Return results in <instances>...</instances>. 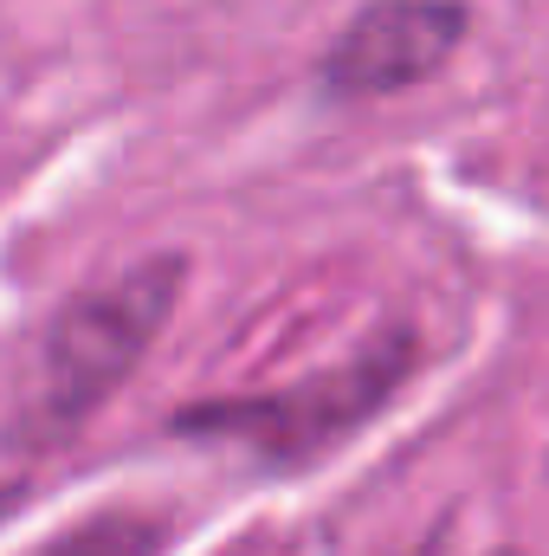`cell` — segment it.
I'll use <instances>...</instances> for the list:
<instances>
[{"mask_svg":"<svg viewBox=\"0 0 549 556\" xmlns=\"http://www.w3.org/2000/svg\"><path fill=\"white\" fill-rule=\"evenodd\" d=\"M465 39L459 0H375L362 7L323 59V85L343 98H382L433 78Z\"/></svg>","mask_w":549,"mask_h":556,"instance_id":"2","label":"cell"},{"mask_svg":"<svg viewBox=\"0 0 549 556\" xmlns=\"http://www.w3.org/2000/svg\"><path fill=\"white\" fill-rule=\"evenodd\" d=\"M155 544H162V525L149 518H91L39 556H155Z\"/></svg>","mask_w":549,"mask_h":556,"instance_id":"3","label":"cell"},{"mask_svg":"<svg viewBox=\"0 0 549 556\" xmlns=\"http://www.w3.org/2000/svg\"><path fill=\"white\" fill-rule=\"evenodd\" d=\"M181 266L175 260H149L137 273H124L117 285L78 298L39 356V427L65 433L91 415L98 402H111V389L142 363V350L155 343L168 304H175Z\"/></svg>","mask_w":549,"mask_h":556,"instance_id":"1","label":"cell"}]
</instances>
